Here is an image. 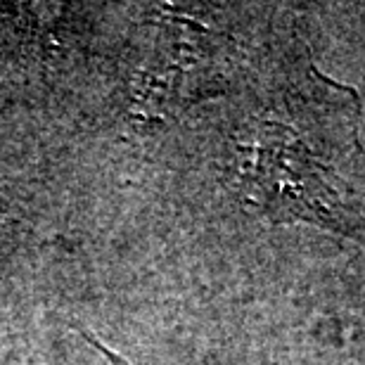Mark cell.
Listing matches in <instances>:
<instances>
[{
	"label": "cell",
	"instance_id": "1",
	"mask_svg": "<svg viewBox=\"0 0 365 365\" xmlns=\"http://www.w3.org/2000/svg\"><path fill=\"white\" fill-rule=\"evenodd\" d=\"M240 187L245 200L271 221H309L320 228L349 232L327 169L282 123L266 121L259 126L250 159L242 166Z\"/></svg>",
	"mask_w": 365,
	"mask_h": 365
}]
</instances>
